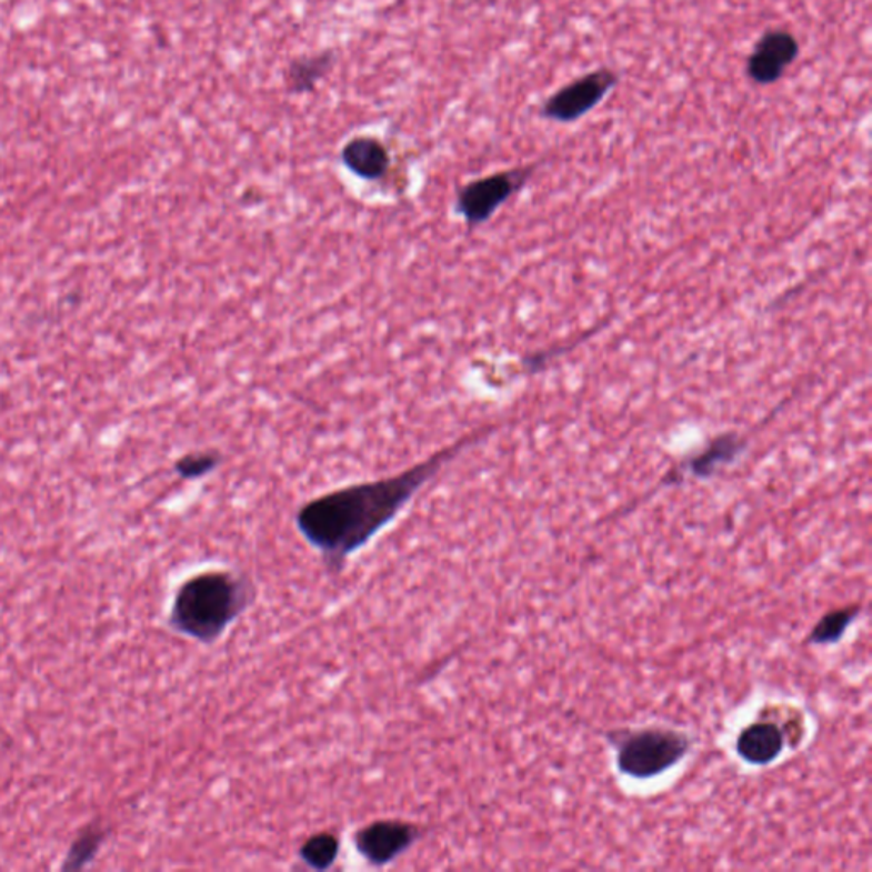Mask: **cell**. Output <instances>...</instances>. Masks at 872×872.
Instances as JSON below:
<instances>
[{
    "mask_svg": "<svg viewBox=\"0 0 872 872\" xmlns=\"http://www.w3.org/2000/svg\"><path fill=\"white\" fill-rule=\"evenodd\" d=\"M497 428L500 427L479 428L398 474L344 485L307 501L295 515L300 535L321 554L329 573L340 574L348 558L394 522L428 482Z\"/></svg>",
    "mask_w": 872,
    "mask_h": 872,
    "instance_id": "obj_1",
    "label": "cell"
},
{
    "mask_svg": "<svg viewBox=\"0 0 872 872\" xmlns=\"http://www.w3.org/2000/svg\"><path fill=\"white\" fill-rule=\"evenodd\" d=\"M254 602V584L232 571H204L179 587L169 628L198 643L219 641Z\"/></svg>",
    "mask_w": 872,
    "mask_h": 872,
    "instance_id": "obj_2",
    "label": "cell"
},
{
    "mask_svg": "<svg viewBox=\"0 0 872 872\" xmlns=\"http://www.w3.org/2000/svg\"><path fill=\"white\" fill-rule=\"evenodd\" d=\"M607 740L618 750L619 771L634 779L658 778L692 749L689 734L669 728L612 731Z\"/></svg>",
    "mask_w": 872,
    "mask_h": 872,
    "instance_id": "obj_3",
    "label": "cell"
},
{
    "mask_svg": "<svg viewBox=\"0 0 872 872\" xmlns=\"http://www.w3.org/2000/svg\"><path fill=\"white\" fill-rule=\"evenodd\" d=\"M542 164L544 161H537L472 179L457 191V216L462 217L469 229L490 222L504 203L529 184Z\"/></svg>",
    "mask_w": 872,
    "mask_h": 872,
    "instance_id": "obj_4",
    "label": "cell"
},
{
    "mask_svg": "<svg viewBox=\"0 0 872 872\" xmlns=\"http://www.w3.org/2000/svg\"><path fill=\"white\" fill-rule=\"evenodd\" d=\"M619 82L621 73L613 67H597L552 92L542 102L539 114L554 123H577L588 113H592L600 102L605 101Z\"/></svg>",
    "mask_w": 872,
    "mask_h": 872,
    "instance_id": "obj_5",
    "label": "cell"
},
{
    "mask_svg": "<svg viewBox=\"0 0 872 872\" xmlns=\"http://www.w3.org/2000/svg\"><path fill=\"white\" fill-rule=\"evenodd\" d=\"M801 53L798 38L788 30H766L756 40L745 63L746 77L756 86H774Z\"/></svg>",
    "mask_w": 872,
    "mask_h": 872,
    "instance_id": "obj_6",
    "label": "cell"
},
{
    "mask_svg": "<svg viewBox=\"0 0 872 872\" xmlns=\"http://www.w3.org/2000/svg\"><path fill=\"white\" fill-rule=\"evenodd\" d=\"M749 442L750 439L746 434H740L736 431L718 434L701 452L690 459L682 460L676 468L664 475L656 490L666 488V485L680 484L686 475L699 479V481L714 478L718 472L733 464L734 460L745 452Z\"/></svg>",
    "mask_w": 872,
    "mask_h": 872,
    "instance_id": "obj_7",
    "label": "cell"
},
{
    "mask_svg": "<svg viewBox=\"0 0 872 872\" xmlns=\"http://www.w3.org/2000/svg\"><path fill=\"white\" fill-rule=\"evenodd\" d=\"M420 835V829L413 823L380 820L358 830L354 848L369 864L382 868L413 848Z\"/></svg>",
    "mask_w": 872,
    "mask_h": 872,
    "instance_id": "obj_8",
    "label": "cell"
},
{
    "mask_svg": "<svg viewBox=\"0 0 872 872\" xmlns=\"http://www.w3.org/2000/svg\"><path fill=\"white\" fill-rule=\"evenodd\" d=\"M340 159L351 174L369 183L385 178L392 162L385 143L370 136H358L348 140L341 149Z\"/></svg>",
    "mask_w": 872,
    "mask_h": 872,
    "instance_id": "obj_9",
    "label": "cell"
},
{
    "mask_svg": "<svg viewBox=\"0 0 872 872\" xmlns=\"http://www.w3.org/2000/svg\"><path fill=\"white\" fill-rule=\"evenodd\" d=\"M785 746L784 731L771 721H756L741 731L736 753L750 765H769Z\"/></svg>",
    "mask_w": 872,
    "mask_h": 872,
    "instance_id": "obj_10",
    "label": "cell"
},
{
    "mask_svg": "<svg viewBox=\"0 0 872 872\" xmlns=\"http://www.w3.org/2000/svg\"><path fill=\"white\" fill-rule=\"evenodd\" d=\"M337 60V51L332 48L290 60L283 72L287 92L292 96L311 94L332 72Z\"/></svg>",
    "mask_w": 872,
    "mask_h": 872,
    "instance_id": "obj_11",
    "label": "cell"
},
{
    "mask_svg": "<svg viewBox=\"0 0 872 872\" xmlns=\"http://www.w3.org/2000/svg\"><path fill=\"white\" fill-rule=\"evenodd\" d=\"M859 615H861V605H848L830 610L811 629L810 634L804 639V644H808V647H811V644H814V647H829V644L839 643Z\"/></svg>",
    "mask_w": 872,
    "mask_h": 872,
    "instance_id": "obj_12",
    "label": "cell"
},
{
    "mask_svg": "<svg viewBox=\"0 0 872 872\" xmlns=\"http://www.w3.org/2000/svg\"><path fill=\"white\" fill-rule=\"evenodd\" d=\"M341 842L334 833L321 832L307 839L300 848L299 855L303 864L314 871H329L338 861Z\"/></svg>",
    "mask_w": 872,
    "mask_h": 872,
    "instance_id": "obj_13",
    "label": "cell"
},
{
    "mask_svg": "<svg viewBox=\"0 0 872 872\" xmlns=\"http://www.w3.org/2000/svg\"><path fill=\"white\" fill-rule=\"evenodd\" d=\"M223 455L219 450H201V452L184 453L174 462V472L184 481L204 478L222 465Z\"/></svg>",
    "mask_w": 872,
    "mask_h": 872,
    "instance_id": "obj_14",
    "label": "cell"
},
{
    "mask_svg": "<svg viewBox=\"0 0 872 872\" xmlns=\"http://www.w3.org/2000/svg\"><path fill=\"white\" fill-rule=\"evenodd\" d=\"M102 839H104V833L98 832V830H91V832H86L84 835L79 836L73 842L72 851L67 855L63 869L86 868L88 862H91L92 858H94Z\"/></svg>",
    "mask_w": 872,
    "mask_h": 872,
    "instance_id": "obj_15",
    "label": "cell"
}]
</instances>
